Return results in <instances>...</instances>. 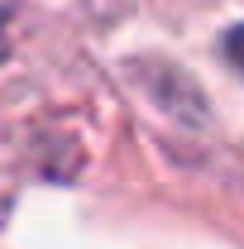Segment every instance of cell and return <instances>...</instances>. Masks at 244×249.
Instances as JSON below:
<instances>
[{"mask_svg": "<svg viewBox=\"0 0 244 249\" xmlns=\"http://www.w3.org/2000/svg\"><path fill=\"white\" fill-rule=\"evenodd\" d=\"M225 58H230V62L244 72V24H235V29L225 34Z\"/></svg>", "mask_w": 244, "mask_h": 249, "instance_id": "cell-1", "label": "cell"}, {"mask_svg": "<svg viewBox=\"0 0 244 249\" xmlns=\"http://www.w3.org/2000/svg\"><path fill=\"white\" fill-rule=\"evenodd\" d=\"M10 10H15V0H0V58H5V38H10Z\"/></svg>", "mask_w": 244, "mask_h": 249, "instance_id": "cell-2", "label": "cell"}]
</instances>
